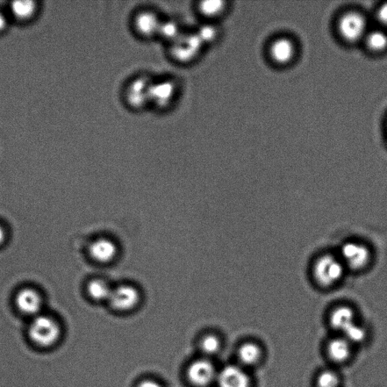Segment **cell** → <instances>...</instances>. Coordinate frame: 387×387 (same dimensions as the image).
<instances>
[{"label":"cell","mask_w":387,"mask_h":387,"mask_svg":"<svg viewBox=\"0 0 387 387\" xmlns=\"http://www.w3.org/2000/svg\"><path fill=\"white\" fill-rule=\"evenodd\" d=\"M377 18L379 23H381L384 28H387V3L379 7L377 12Z\"/></svg>","instance_id":"27"},{"label":"cell","mask_w":387,"mask_h":387,"mask_svg":"<svg viewBox=\"0 0 387 387\" xmlns=\"http://www.w3.org/2000/svg\"><path fill=\"white\" fill-rule=\"evenodd\" d=\"M204 47L196 32H183L181 37L170 44V54L178 63L189 64L198 58Z\"/></svg>","instance_id":"4"},{"label":"cell","mask_w":387,"mask_h":387,"mask_svg":"<svg viewBox=\"0 0 387 387\" xmlns=\"http://www.w3.org/2000/svg\"><path fill=\"white\" fill-rule=\"evenodd\" d=\"M218 387H252V379L245 368L240 364L226 365L218 371Z\"/></svg>","instance_id":"11"},{"label":"cell","mask_w":387,"mask_h":387,"mask_svg":"<svg viewBox=\"0 0 387 387\" xmlns=\"http://www.w3.org/2000/svg\"><path fill=\"white\" fill-rule=\"evenodd\" d=\"M352 346L344 336L333 338L327 345L328 356L335 363L346 362L352 355Z\"/></svg>","instance_id":"16"},{"label":"cell","mask_w":387,"mask_h":387,"mask_svg":"<svg viewBox=\"0 0 387 387\" xmlns=\"http://www.w3.org/2000/svg\"><path fill=\"white\" fill-rule=\"evenodd\" d=\"M6 25H7L6 18L4 16L3 14L1 12H0V31L5 29Z\"/></svg>","instance_id":"29"},{"label":"cell","mask_w":387,"mask_h":387,"mask_svg":"<svg viewBox=\"0 0 387 387\" xmlns=\"http://www.w3.org/2000/svg\"><path fill=\"white\" fill-rule=\"evenodd\" d=\"M88 252L93 261L98 264L109 265L117 260L120 248L116 240L107 236H102L90 243Z\"/></svg>","instance_id":"10"},{"label":"cell","mask_w":387,"mask_h":387,"mask_svg":"<svg viewBox=\"0 0 387 387\" xmlns=\"http://www.w3.org/2000/svg\"><path fill=\"white\" fill-rule=\"evenodd\" d=\"M178 85L172 79L152 83L150 92V105L165 111L174 105L178 94Z\"/></svg>","instance_id":"8"},{"label":"cell","mask_w":387,"mask_h":387,"mask_svg":"<svg viewBox=\"0 0 387 387\" xmlns=\"http://www.w3.org/2000/svg\"><path fill=\"white\" fill-rule=\"evenodd\" d=\"M317 387H340L341 378L332 370L321 371L317 377Z\"/></svg>","instance_id":"26"},{"label":"cell","mask_w":387,"mask_h":387,"mask_svg":"<svg viewBox=\"0 0 387 387\" xmlns=\"http://www.w3.org/2000/svg\"><path fill=\"white\" fill-rule=\"evenodd\" d=\"M295 45L289 38H279L273 42L270 47L271 58L281 66L291 63L295 59Z\"/></svg>","instance_id":"15"},{"label":"cell","mask_w":387,"mask_h":387,"mask_svg":"<svg viewBox=\"0 0 387 387\" xmlns=\"http://www.w3.org/2000/svg\"><path fill=\"white\" fill-rule=\"evenodd\" d=\"M6 239V232L4 228L0 226V246L3 245Z\"/></svg>","instance_id":"30"},{"label":"cell","mask_w":387,"mask_h":387,"mask_svg":"<svg viewBox=\"0 0 387 387\" xmlns=\"http://www.w3.org/2000/svg\"><path fill=\"white\" fill-rule=\"evenodd\" d=\"M338 254L347 271L354 273H360L369 269L375 258L369 243L358 239L343 243Z\"/></svg>","instance_id":"2"},{"label":"cell","mask_w":387,"mask_h":387,"mask_svg":"<svg viewBox=\"0 0 387 387\" xmlns=\"http://www.w3.org/2000/svg\"><path fill=\"white\" fill-rule=\"evenodd\" d=\"M221 341L215 334H206L200 342V349L206 358H211L219 353L221 349Z\"/></svg>","instance_id":"22"},{"label":"cell","mask_w":387,"mask_h":387,"mask_svg":"<svg viewBox=\"0 0 387 387\" xmlns=\"http://www.w3.org/2000/svg\"><path fill=\"white\" fill-rule=\"evenodd\" d=\"M142 291L131 283H122L114 286L107 302L111 309L118 312H129L137 308L142 301Z\"/></svg>","instance_id":"5"},{"label":"cell","mask_w":387,"mask_h":387,"mask_svg":"<svg viewBox=\"0 0 387 387\" xmlns=\"http://www.w3.org/2000/svg\"><path fill=\"white\" fill-rule=\"evenodd\" d=\"M36 4L29 0L15 1L12 3V12L15 17L20 20H26L34 16L36 11Z\"/></svg>","instance_id":"23"},{"label":"cell","mask_w":387,"mask_h":387,"mask_svg":"<svg viewBox=\"0 0 387 387\" xmlns=\"http://www.w3.org/2000/svg\"><path fill=\"white\" fill-rule=\"evenodd\" d=\"M196 33L204 46L214 44L219 37L218 27L211 23L200 25Z\"/></svg>","instance_id":"24"},{"label":"cell","mask_w":387,"mask_h":387,"mask_svg":"<svg viewBox=\"0 0 387 387\" xmlns=\"http://www.w3.org/2000/svg\"><path fill=\"white\" fill-rule=\"evenodd\" d=\"M152 82L146 76H139L129 83L124 90V100L130 109L139 111L150 105Z\"/></svg>","instance_id":"6"},{"label":"cell","mask_w":387,"mask_h":387,"mask_svg":"<svg viewBox=\"0 0 387 387\" xmlns=\"http://www.w3.org/2000/svg\"><path fill=\"white\" fill-rule=\"evenodd\" d=\"M137 387H163V386L153 379H145L139 383Z\"/></svg>","instance_id":"28"},{"label":"cell","mask_w":387,"mask_h":387,"mask_svg":"<svg viewBox=\"0 0 387 387\" xmlns=\"http://www.w3.org/2000/svg\"><path fill=\"white\" fill-rule=\"evenodd\" d=\"M239 364L243 368L254 367L263 358V350L260 345L254 342L242 344L238 351Z\"/></svg>","instance_id":"18"},{"label":"cell","mask_w":387,"mask_h":387,"mask_svg":"<svg viewBox=\"0 0 387 387\" xmlns=\"http://www.w3.org/2000/svg\"><path fill=\"white\" fill-rule=\"evenodd\" d=\"M218 371L209 358L191 362L187 369L189 382L196 387H206L217 381Z\"/></svg>","instance_id":"9"},{"label":"cell","mask_w":387,"mask_h":387,"mask_svg":"<svg viewBox=\"0 0 387 387\" xmlns=\"http://www.w3.org/2000/svg\"><path fill=\"white\" fill-rule=\"evenodd\" d=\"M16 305L21 313L34 318L41 314L42 299L37 291L25 289L17 293Z\"/></svg>","instance_id":"14"},{"label":"cell","mask_w":387,"mask_h":387,"mask_svg":"<svg viewBox=\"0 0 387 387\" xmlns=\"http://www.w3.org/2000/svg\"><path fill=\"white\" fill-rule=\"evenodd\" d=\"M227 9L226 3L220 0H210L200 3L198 10L206 19L214 20L224 15Z\"/></svg>","instance_id":"19"},{"label":"cell","mask_w":387,"mask_h":387,"mask_svg":"<svg viewBox=\"0 0 387 387\" xmlns=\"http://www.w3.org/2000/svg\"><path fill=\"white\" fill-rule=\"evenodd\" d=\"M27 334L35 346L49 349L59 342L62 332L58 321L49 315L40 314L33 318Z\"/></svg>","instance_id":"3"},{"label":"cell","mask_w":387,"mask_h":387,"mask_svg":"<svg viewBox=\"0 0 387 387\" xmlns=\"http://www.w3.org/2000/svg\"><path fill=\"white\" fill-rule=\"evenodd\" d=\"M328 321L335 331L343 334L358 323L356 311L350 305H336L330 311Z\"/></svg>","instance_id":"13"},{"label":"cell","mask_w":387,"mask_h":387,"mask_svg":"<svg viewBox=\"0 0 387 387\" xmlns=\"http://www.w3.org/2000/svg\"><path fill=\"white\" fill-rule=\"evenodd\" d=\"M347 272L338 253L332 252L317 256L310 269L313 283L322 290L333 289L338 286Z\"/></svg>","instance_id":"1"},{"label":"cell","mask_w":387,"mask_h":387,"mask_svg":"<svg viewBox=\"0 0 387 387\" xmlns=\"http://www.w3.org/2000/svg\"><path fill=\"white\" fill-rule=\"evenodd\" d=\"M161 23L159 16L150 10L139 12L133 19L134 30L143 38H152L159 35Z\"/></svg>","instance_id":"12"},{"label":"cell","mask_w":387,"mask_h":387,"mask_svg":"<svg viewBox=\"0 0 387 387\" xmlns=\"http://www.w3.org/2000/svg\"><path fill=\"white\" fill-rule=\"evenodd\" d=\"M364 40L372 52L382 53L387 49V31L384 29L368 32Z\"/></svg>","instance_id":"21"},{"label":"cell","mask_w":387,"mask_h":387,"mask_svg":"<svg viewBox=\"0 0 387 387\" xmlns=\"http://www.w3.org/2000/svg\"><path fill=\"white\" fill-rule=\"evenodd\" d=\"M343 336L352 345L353 344L362 343L367 338L366 329L361 324L356 323L348 329L346 332H344Z\"/></svg>","instance_id":"25"},{"label":"cell","mask_w":387,"mask_h":387,"mask_svg":"<svg viewBox=\"0 0 387 387\" xmlns=\"http://www.w3.org/2000/svg\"><path fill=\"white\" fill-rule=\"evenodd\" d=\"M114 286L107 279L94 278L87 284V293L89 297L96 303H107L111 297Z\"/></svg>","instance_id":"17"},{"label":"cell","mask_w":387,"mask_h":387,"mask_svg":"<svg viewBox=\"0 0 387 387\" xmlns=\"http://www.w3.org/2000/svg\"><path fill=\"white\" fill-rule=\"evenodd\" d=\"M338 31L344 40L356 42L363 40L368 34L366 18L358 12H349L340 18Z\"/></svg>","instance_id":"7"},{"label":"cell","mask_w":387,"mask_h":387,"mask_svg":"<svg viewBox=\"0 0 387 387\" xmlns=\"http://www.w3.org/2000/svg\"><path fill=\"white\" fill-rule=\"evenodd\" d=\"M183 34L181 24L175 19L162 21L159 35L164 41L172 44Z\"/></svg>","instance_id":"20"}]
</instances>
